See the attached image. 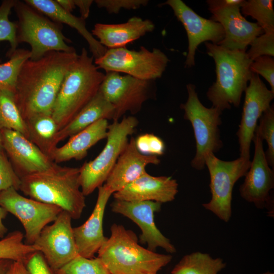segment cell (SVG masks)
I'll return each instance as SVG.
<instances>
[{
  "mask_svg": "<svg viewBox=\"0 0 274 274\" xmlns=\"http://www.w3.org/2000/svg\"><path fill=\"white\" fill-rule=\"evenodd\" d=\"M78 56L76 51H51L39 59L25 61L14 96L25 122L38 115H52L64 77Z\"/></svg>",
  "mask_w": 274,
  "mask_h": 274,
  "instance_id": "obj_1",
  "label": "cell"
},
{
  "mask_svg": "<svg viewBox=\"0 0 274 274\" xmlns=\"http://www.w3.org/2000/svg\"><path fill=\"white\" fill-rule=\"evenodd\" d=\"M20 190L36 200L56 206L72 219L81 217L86 207L79 182V168L54 163L46 170L21 178Z\"/></svg>",
  "mask_w": 274,
  "mask_h": 274,
  "instance_id": "obj_2",
  "label": "cell"
},
{
  "mask_svg": "<svg viewBox=\"0 0 274 274\" xmlns=\"http://www.w3.org/2000/svg\"><path fill=\"white\" fill-rule=\"evenodd\" d=\"M97 254L110 274H157L172 259L143 247L133 231L117 224Z\"/></svg>",
  "mask_w": 274,
  "mask_h": 274,
  "instance_id": "obj_3",
  "label": "cell"
},
{
  "mask_svg": "<svg viewBox=\"0 0 274 274\" xmlns=\"http://www.w3.org/2000/svg\"><path fill=\"white\" fill-rule=\"evenodd\" d=\"M204 45L216 68V81L207 92L212 107L222 112L231 106L238 107L253 74L250 70L252 60L245 50H229L210 42Z\"/></svg>",
  "mask_w": 274,
  "mask_h": 274,
  "instance_id": "obj_4",
  "label": "cell"
},
{
  "mask_svg": "<svg viewBox=\"0 0 274 274\" xmlns=\"http://www.w3.org/2000/svg\"><path fill=\"white\" fill-rule=\"evenodd\" d=\"M105 74L83 48L61 83L52 112L58 130L70 122L99 90Z\"/></svg>",
  "mask_w": 274,
  "mask_h": 274,
  "instance_id": "obj_5",
  "label": "cell"
},
{
  "mask_svg": "<svg viewBox=\"0 0 274 274\" xmlns=\"http://www.w3.org/2000/svg\"><path fill=\"white\" fill-rule=\"evenodd\" d=\"M13 8L18 18V42L30 46V59H39L51 51H76L68 45L71 41L64 36L61 24L49 19L24 1H15Z\"/></svg>",
  "mask_w": 274,
  "mask_h": 274,
  "instance_id": "obj_6",
  "label": "cell"
},
{
  "mask_svg": "<svg viewBox=\"0 0 274 274\" xmlns=\"http://www.w3.org/2000/svg\"><path fill=\"white\" fill-rule=\"evenodd\" d=\"M139 123L134 116H124L121 121L109 124L107 142L100 153L92 160L79 167L81 189L86 196L104 185L119 156Z\"/></svg>",
  "mask_w": 274,
  "mask_h": 274,
  "instance_id": "obj_7",
  "label": "cell"
},
{
  "mask_svg": "<svg viewBox=\"0 0 274 274\" xmlns=\"http://www.w3.org/2000/svg\"><path fill=\"white\" fill-rule=\"evenodd\" d=\"M188 98L180 108L184 110V118L189 121L193 129L196 143V153L191 165L197 170L204 168L205 158L209 153L218 152L223 147L219 126L222 123V111L215 108H207L200 101L196 86L186 85Z\"/></svg>",
  "mask_w": 274,
  "mask_h": 274,
  "instance_id": "obj_8",
  "label": "cell"
},
{
  "mask_svg": "<svg viewBox=\"0 0 274 274\" xmlns=\"http://www.w3.org/2000/svg\"><path fill=\"white\" fill-rule=\"evenodd\" d=\"M169 61L161 50H149L141 46L138 50L126 47L107 49L101 57L94 59L99 70L123 73L144 80H153L162 77Z\"/></svg>",
  "mask_w": 274,
  "mask_h": 274,
  "instance_id": "obj_9",
  "label": "cell"
},
{
  "mask_svg": "<svg viewBox=\"0 0 274 274\" xmlns=\"http://www.w3.org/2000/svg\"><path fill=\"white\" fill-rule=\"evenodd\" d=\"M250 158L242 157L232 161L217 158L214 153H208L205 158L210 177V200L203 207L225 222L231 217L232 191L234 184L249 170Z\"/></svg>",
  "mask_w": 274,
  "mask_h": 274,
  "instance_id": "obj_10",
  "label": "cell"
},
{
  "mask_svg": "<svg viewBox=\"0 0 274 274\" xmlns=\"http://www.w3.org/2000/svg\"><path fill=\"white\" fill-rule=\"evenodd\" d=\"M153 80H144L128 75L110 72L105 74L99 91L114 107V121H119L127 112L135 114L143 105L155 96Z\"/></svg>",
  "mask_w": 274,
  "mask_h": 274,
  "instance_id": "obj_11",
  "label": "cell"
},
{
  "mask_svg": "<svg viewBox=\"0 0 274 274\" xmlns=\"http://www.w3.org/2000/svg\"><path fill=\"white\" fill-rule=\"evenodd\" d=\"M245 0H208L210 18L223 27L225 37L218 45L229 50L247 51L253 41L264 32L256 22L246 19L241 12Z\"/></svg>",
  "mask_w": 274,
  "mask_h": 274,
  "instance_id": "obj_12",
  "label": "cell"
},
{
  "mask_svg": "<svg viewBox=\"0 0 274 274\" xmlns=\"http://www.w3.org/2000/svg\"><path fill=\"white\" fill-rule=\"evenodd\" d=\"M0 206L15 216L25 230L24 243L32 245L42 229L54 221L62 211L56 206L25 197L13 188L0 193Z\"/></svg>",
  "mask_w": 274,
  "mask_h": 274,
  "instance_id": "obj_13",
  "label": "cell"
},
{
  "mask_svg": "<svg viewBox=\"0 0 274 274\" xmlns=\"http://www.w3.org/2000/svg\"><path fill=\"white\" fill-rule=\"evenodd\" d=\"M70 214L62 211L56 220L46 226L33 244L55 271L78 254Z\"/></svg>",
  "mask_w": 274,
  "mask_h": 274,
  "instance_id": "obj_14",
  "label": "cell"
},
{
  "mask_svg": "<svg viewBox=\"0 0 274 274\" xmlns=\"http://www.w3.org/2000/svg\"><path fill=\"white\" fill-rule=\"evenodd\" d=\"M160 5L169 6L186 30L188 47L185 67L195 65L196 50L200 44L210 42L218 45L224 39L225 32L219 23L201 17L182 1L167 0Z\"/></svg>",
  "mask_w": 274,
  "mask_h": 274,
  "instance_id": "obj_15",
  "label": "cell"
},
{
  "mask_svg": "<svg viewBox=\"0 0 274 274\" xmlns=\"http://www.w3.org/2000/svg\"><path fill=\"white\" fill-rule=\"evenodd\" d=\"M263 141L256 127L252 140L255 146L254 157L239 191L244 200L256 208L269 209L272 205L270 192L274 187V173L266 158Z\"/></svg>",
  "mask_w": 274,
  "mask_h": 274,
  "instance_id": "obj_16",
  "label": "cell"
},
{
  "mask_svg": "<svg viewBox=\"0 0 274 274\" xmlns=\"http://www.w3.org/2000/svg\"><path fill=\"white\" fill-rule=\"evenodd\" d=\"M161 204L153 201H129L115 199L110 206L113 212L122 215L134 222L140 228V242L155 252L160 247L169 253L176 252L169 238L158 229L154 221V213L161 210Z\"/></svg>",
  "mask_w": 274,
  "mask_h": 274,
  "instance_id": "obj_17",
  "label": "cell"
},
{
  "mask_svg": "<svg viewBox=\"0 0 274 274\" xmlns=\"http://www.w3.org/2000/svg\"><path fill=\"white\" fill-rule=\"evenodd\" d=\"M243 113L236 132L240 157L250 158V149L257 121L270 107L274 93L266 87L256 74H253L245 90Z\"/></svg>",
  "mask_w": 274,
  "mask_h": 274,
  "instance_id": "obj_18",
  "label": "cell"
},
{
  "mask_svg": "<svg viewBox=\"0 0 274 274\" xmlns=\"http://www.w3.org/2000/svg\"><path fill=\"white\" fill-rule=\"evenodd\" d=\"M3 147L15 165L20 178L43 171L54 163L50 157L21 133L0 130Z\"/></svg>",
  "mask_w": 274,
  "mask_h": 274,
  "instance_id": "obj_19",
  "label": "cell"
},
{
  "mask_svg": "<svg viewBox=\"0 0 274 274\" xmlns=\"http://www.w3.org/2000/svg\"><path fill=\"white\" fill-rule=\"evenodd\" d=\"M160 162L156 156L140 153L136 148L135 139L131 137L104 184L113 194L147 173L148 165H158Z\"/></svg>",
  "mask_w": 274,
  "mask_h": 274,
  "instance_id": "obj_20",
  "label": "cell"
},
{
  "mask_svg": "<svg viewBox=\"0 0 274 274\" xmlns=\"http://www.w3.org/2000/svg\"><path fill=\"white\" fill-rule=\"evenodd\" d=\"M178 192V184L175 179L171 177H155L147 172L113 195L115 199L162 203L174 200Z\"/></svg>",
  "mask_w": 274,
  "mask_h": 274,
  "instance_id": "obj_21",
  "label": "cell"
},
{
  "mask_svg": "<svg viewBox=\"0 0 274 274\" xmlns=\"http://www.w3.org/2000/svg\"><path fill=\"white\" fill-rule=\"evenodd\" d=\"M97 200L89 217L81 225L73 227L78 254L91 258L106 240L103 233L106 207L112 193L104 184L98 188Z\"/></svg>",
  "mask_w": 274,
  "mask_h": 274,
  "instance_id": "obj_22",
  "label": "cell"
},
{
  "mask_svg": "<svg viewBox=\"0 0 274 274\" xmlns=\"http://www.w3.org/2000/svg\"><path fill=\"white\" fill-rule=\"evenodd\" d=\"M155 29L150 20L132 17L118 24L96 23L91 33L107 49L123 48Z\"/></svg>",
  "mask_w": 274,
  "mask_h": 274,
  "instance_id": "obj_23",
  "label": "cell"
},
{
  "mask_svg": "<svg viewBox=\"0 0 274 274\" xmlns=\"http://www.w3.org/2000/svg\"><path fill=\"white\" fill-rule=\"evenodd\" d=\"M109 125L107 119L98 120L70 137L63 146L55 148L50 153L49 157L57 164L71 159H83L90 148L99 141L106 139Z\"/></svg>",
  "mask_w": 274,
  "mask_h": 274,
  "instance_id": "obj_24",
  "label": "cell"
},
{
  "mask_svg": "<svg viewBox=\"0 0 274 274\" xmlns=\"http://www.w3.org/2000/svg\"><path fill=\"white\" fill-rule=\"evenodd\" d=\"M114 112L113 105L98 90L70 122L57 131L51 144L50 153L57 147L59 143L74 135L98 120L102 119L113 120Z\"/></svg>",
  "mask_w": 274,
  "mask_h": 274,
  "instance_id": "obj_25",
  "label": "cell"
},
{
  "mask_svg": "<svg viewBox=\"0 0 274 274\" xmlns=\"http://www.w3.org/2000/svg\"><path fill=\"white\" fill-rule=\"evenodd\" d=\"M24 2L39 12L58 23H64L75 29L87 42L92 56L97 59L107 48L101 45L86 28L85 20L63 9L55 0H25Z\"/></svg>",
  "mask_w": 274,
  "mask_h": 274,
  "instance_id": "obj_26",
  "label": "cell"
},
{
  "mask_svg": "<svg viewBox=\"0 0 274 274\" xmlns=\"http://www.w3.org/2000/svg\"><path fill=\"white\" fill-rule=\"evenodd\" d=\"M220 258L195 252L185 255L175 266L171 274H218L226 266Z\"/></svg>",
  "mask_w": 274,
  "mask_h": 274,
  "instance_id": "obj_27",
  "label": "cell"
},
{
  "mask_svg": "<svg viewBox=\"0 0 274 274\" xmlns=\"http://www.w3.org/2000/svg\"><path fill=\"white\" fill-rule=\"evenodd\" d=\"M29 140L48 156L53 139L58 131L57 124L51 115H40L26 121Z\"/></svg>",
  "mask_w": 274,
  "mask_h": 274,
  "instance_id": "obj_28",
  "label": "cell"
},
{
  "mask_svg": "<svg viewBox=\"0 0 274 274\" xmlns=\"http://www.w3.org/2000/svg\"><path fill=\"white\" fill-rule=\"evenodd\" d=\"M4 129L19 132L29 139L27 125L16 103L14 93L0 90V130Z\"/></svg>",
  "mask_w": 274,
  "mask_h": 274,
  "instance_id": "obj_29",
  "label": "cell"
},
{
  "mask_svg": "<svg viewBox=\"0 0 274 274\" xmlns=\"http://www.w3.org/2000/svg\"><path fill=\"white\" fill-rule=\"evenodd\" d=\"M24 234L19 230L10 232L0 239V259H7L24 262L38 250L33 245L26 244Z\"/></svg>",
  "mask_w": 274,
  "mask_h": 274,
  "instance_id": "obj_30",
  "label": "cell"
},
{
  "mask_svg": "<svg viewBox=\"0 0 274 274\" xmlns=\"http://www.w3.org/2000/svg\"><path fill=\"white\" fill-rule=\"evenodd\" d=\"M30 50L17 49L9 56V60L0 63V90L14 93L21 68L25 61L30 58Z\"/></svg>",
  "mask_w": 274,
  "mask_h": 274,
  "instance_id": "obj_31",
  "label": "cell"
},
{
  "mask_svg": "<svg viewBox=\"0 0 274 274\" xmlns=\"http://www.w3.org/2000/svg\"><path fill=\"white\" fill-rule=\"evenodd\" d=\"M273 0L244 1L241 12L244 17L250 16L264 31L274 29Z\"/></svg>",
  "mask_w": 274,
  "mask_h": 274,
  "instance_id": "obj_32",
  "label": "cell"
},
{
  "mask_svg": "<svg viewBox=\"0 0 274 274\" xmlns=\"http://www.w3.org/2000/svg\"><path fill=\"white\" fill-rule=\"evenodd\" d=\"M56 274H110L97 257L88 258L78 255L55 271Z\"/></svg>",
  "mask_w": 274,
  "mask_h": 274,
  "instance_id": "obj_33",
  "label": "cell"
},
{
  "mask_svg": "<svg viewBox=\"0 0 274 274\" xmlns=\"http://www.w3.org/2000/svg\"><path fill=\"white\" fill-rule=\"evenodd\" d=\"M15 0L3 1L0 5V41L9 42L10 49L7 55L10 56L17 48V23L9 20V16L14 8Z\"/></svg>",
  "mask_w": 274,
  "mask_h": 274,
  "instance_id": "obj_34",
  "label": "cell"
},
{
  "mask_svg": "<svg viewBox=\"0 0 274 274\" xmlns=\"http://www.w3.org/2000/svg\"><path fill=\"white\" fill-rule=\"evenodd\" d=\"M256 126L261 138L266 141L267 149L265 152L266 158L270 166L274 167V107H270L262 114Z\"/></svg>",
  "mask_w": 274,
  "mask_h": 274,
  "instance_id": "obj_35",
  "label": "cell"
},
{
  "mask_svg": "<svg viewBox=\"0 0 274 274\" xmlns=\"http://www.w3.org/2000/svg\"><path fill=\"white\" fill-rule=\"evenodd\" d=\"M247 53L251 60L261 56H274V29L264 31L250 44Z\"/></svg>",
  "mask_w": 274,
  "mask_h": 274,
  "instance_id": "obj_36",
  "label": "cell"
},
{
  "mask_svg": "<svg viewBox=\"0 0 274 274\" xmlns=\"http://www.w3.org/2000/svg\"><path fill=\"white\" fill-rule=\"evenodd\" d=\"M21 180L9 161L4 149H0V193L10 188L20 189Z\"/></svg>",
  "mask_w": 274,
  "mask_h": 274,
  "instance_id": "obj_37",
  "label": "cell"
},
{
  "mask_svg": "<svg viewBox=\"0 0 274 274\" xmlns=\"http://www.w3.org/2000/svg\"><path fill=\"white\" fill-rule=\"evenodd\" d=\"M138 150L146 155L159 156L164 154L165 144L158 136L152 133H144L135 139Z\"/></svg>",
  "mask_w": 274,
  "mask_h": 274,
  "instance_id": "obj_38",
  "label": "cell"
},
{
  "mask_svg": "<svg viewBox=\"0 0 274 274\" xmlns=\"http://www.w3.org/2000/svg\"><path fill=\"white\" fill-rule=\"evenodd\" d=\"M254 74L261 75L269 84L270 90L274 93V59L270 56H261L255 58L250 65Z\"/></svg>",
  "mask_w": 274,
  "mask_h": 274,
  "instance_id": "obj_39",
  "label": "cell"
},
{
  "mask_svg": "<svg viewBox=\"0 0 274 274\" xmlns=\"http://www.w3.org/2000/svg\"><path fill=\"white\" fill-rule=\"evenodd\" d=\"M97 6L105 9L109 14H118L120 10H135L147 6L148 0H95Z\"/></svg>",
  "mask_w": 274,
  "mask_h": 274,
  "instance_id": "obj_40",
  "label": "cell"
},
{
  "mask_svg": "<svg viewBox=\"0 0 274 274\" xmlns=\"http://www.w3.org/2000/svg\"><path fill=\"white\" fill-rule=\"evenodd\" d=\"M24 263L31 274H56L40 252L31 254Z\"/></svg>",
  "mask_w": 274,
  "mask_h": 274,
  "instance_id": "obj_41",
  "label": "cell"
},
{
  "mask_svg": "<svg viewBox=\"0 0 274 274\" xmlns=\"http://www.w3.org/2000/svg\"><path fill=\"white\" fill-rule=\"evenodd\" d=\"M76 7H77L81 14L80 17L85 20L89 15L90 8L93 3L92 0H74Z\"/></svg>",
  "mask_w": 274,
  "mask_h": 274,
  "instance_id": "obj_42",
  "label": "cell"
},
{
  "mask_svg": "<svg viewBox=\"0 0 274 274\" xmlns=\"http://www.w3.org/2000/svg\"><path fill=\"white\" fill-rule=\"evenodd\" d=\"M7 274H31L22 261H14Z\"/></svg>",
  "mask_w": 274,
  "mask_h": 274,
  "instance_id": "obj_43",
  "label": "cell"
},
{
  "mask_svg": "<svg viewBox=\"0 0 274 274\" xmlns=\"http://www.w3.org/2000/svg\"><path fill=\"white\" fill-rule=\"evenodd\" d=\"M8 214V212L0 206V238L4 237L8 231L3 222Z\"/></svg>",
  "mask_w": 274,
  "mask_h": 274,
  "instance_id": "obj_44",
  "label": "cell"
},
{
  "mask_svg": "<svg viewBox=\"0 0 274 274\" xmlns=\"http://www.w3.org/2000/svg\"><path fill=\"white\" fill-rule=\"evenodd\" d=\"M57 3L66 11L72 13L75 9L74 0H55Z\"/></svg>",
  "mask_w": 274,
  "mask_h": 274,
  "instance_id": "obj_45",
  "label": "cell"
},
{
  "mask_svg": "<svg viewBox=\"0 0 274 274\" xmlns=\"http://www.w3.org/2000/svg\"><path fill=\"white\" fill-rule=\"evenodd\" d=\"M13 261L7 259H0V274H7Z\"/></svg>",
  "mask_w": 274,
  "mask_h": 274,
  "instance_id": "obj_46",
  "label": "cell"
},
{
  "mask_svg": "<svg viewBox=\"0 0 274 274\" xmlns=\"http://www.w3.org/2000/svg\"><path fill=\"white\" fill-rule=\"evenodd\" d=\"M0 149H3L1 131H0Z\"/></svg>",
  "mask_w": 274,
  "mask_h": 274,
  "instance_id": "obj_47",
  "label": "cell"
},
{
  "mask_svg": "<svg viewBox=\"0 0 274 274\" xmlns=\"http://www.w3.org/2000/svg\"><path fill=\"white\" fill-rule=\"evenodd\" d=\"M262 274H273V273L268 271V272H266L262 273Z\"/></svg>",
  "mask_w": 274,
  "mask_h": 274,
  "instance_id": "obj_48",
  "label": "cell"
},
{
  "mask_svg": "<svg viewBox=\"0 0 274 274\" xmlns=\"http://www.w3.org/2000/svg\"><path fill=\"white\" fill-rule=\"evenodd\" d=\"M147 274H152V273H147Z\"/></svg>",
  "mask_w": 274,
  "mask_h": 274,
  "instance_id": "obj_49",
  "label": "cell"
}]
</instances>
